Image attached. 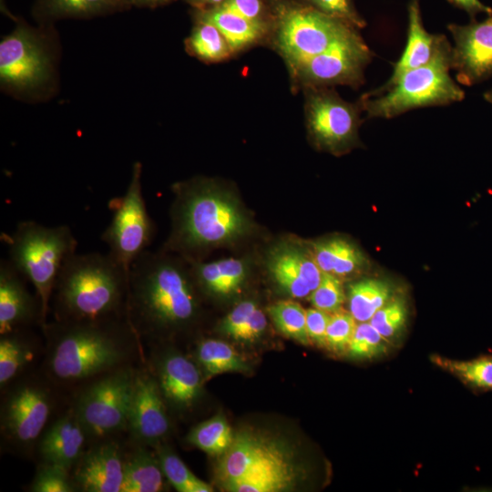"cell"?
I'll list each match as a JSON object with an SVG mask.
<instances>
[{"mask_svg":"<svg viewBox=\"0 0 492 492\" xmlns=\"http://www.w3.org/2000/svg\"><path fill=\"white\" fill-rule=\"evenodd\" d=\"M268 313L277 329L284 335L302 344L310 342L306 330V310L298 302L284 300L268 308Z\"/></svg>","mask_w":492,"mask_h":492,"instance_id":"836d02e7","label":"cell"},{"mask_svg":"<svg viewBox=\"0 0 492 492\" xmlns=\"http://www.w3.org/2000/svg\"><path fill=\"white\" fill-rule=\"evenodd\" d=\"M268 269L278 285L294 298H304L320 284L323 272L313 253L292 244L272 250Z\"/></svg>","mask_w":492,"mask_h":492,"instance_id":"44dd1931","label":"cell"},{"mask_svg":"<svg viewBox=\"0 0 492 492\" xmlns=\"http://www.w3.org/2000/svg\"><path fill=\"white\" fill-rule=\"evenodd\" d=\"M272 471H298L290 448L279 439L244 430L234 435L231 446L217 465L216 477L223 485Z\"/></svg>","mask_w":492,"mask_h":492,"instance_id":"4fadbf2b","label":"cell"},{"mask_svg":"<svg viewBox=\"0 0 492 492\" xmlns=\"http://www.w3.org/2000/svg\"><path fill=\"white\" fill-rule=\"evenodd\" d=\"M297 477L298 471H272L235 479L221 487L231 492H281L293 487Z\"/></svg>","mask_w":492,"mask_h":492,"instance_id":"e575fe53","label":"cell"},{"mask_svg":"<svg viewBox=\"0 0 492 492\" xmlns=\"http://www.w3.org/2000/svg\"><path fill=\"white\" fill-rule=\"evenodd\" d=\"M195 21L209 22L224 36L233 55L256 46H268L271 32L220 5L205 9H195Z\"/></svg>","mask_w":492,"mask_h":492,"instance_id":"7402d4cb","label":"cell"},{"mask_svg":"<svg viewBox=\"0 0 492 492\" xmlns=\"http://www.w3.org/2000/svg\"><path fill=\"white\" fill-rule=\"evenodd\" d=\"M391 343L371 324L358 323L347 353L354 359L370 360L388 353Z\"/></svg>","mask_w":492,"mask_h":492,"instance_id":"d590c367","label":"cell"},{"mask_svg":"<svg viewBox=\"0 0 492 492\" xmlns=\"http://www.w3.org/2000/svg\"><path fill=\"white\" fill-rule=\"evenodd\" d=\"M195 9H205L222 5L226 0H184Z\"/></svg>","mask_w":492,"mask_h":492,"instance_id":"c3c4849f","label":"cell"},{"mask_svg":"<svg viewBox=\"0 0 492 492\" xmlns=\"http://www.w3.org/2000/svg\"><path fill=\"white\" fill-rule=\"evenodd\" d=\"M169 430L168 406L145 361L136 368L128 416V440L155 448Z\"/></svg>","mask_w":492,"mask_h":492,"instance_id":"5bb4252c","label":"cell"},{"mask_svg":"<svg viewBox=\"0 0 492 492\" xmlns=\"http://www.w3.org/2000/svg\"><path fill=\"white\" fill-rule=\"evenodd\" d=\"M128 440L125 445L121 492H160L167 480L156 451Z\"/></svg>","mask_w":492,"mask_h":492,"instance_id":"603a6c76","label":"cell"},{"mask_svg":"<svg viewBox=\"0 0 492 492\" xmlns=\"http://www.w3.org/2000/svg\"><path fill=\"white\" fill-rule=\"evenodd\" d=\"M302 91L308 134L319 149L341 154L358 144L364 112L358 100H344L333 87H310Z\"/></svg>","mask_w":492,"mask_h":492,"instance_id":"8fae6325","label":"cell"},{"mask_svg":"<svg viewBox=\"0 0 492 492\" xmlns=\"http://www.w3.org/2000/svg\"><path fill=\"white\" fill-rule=\"evenodd\" d=\"M58 389L41 370H31L1 390L0 430L5 448L22 457L35 456L56 408Z\"/></svg>","mask_w":492,"mask_h":492,"instance_id":"ba28073f","label":"cell"},{"mask_svg":"<svg viewBox=\"0 0 492 492\" xmlns=\"http://www.w3.org/2000/svg\"><path fill=\"white\" fill-rule=\"evenodd\" d=\"M175 230L169 248L190 254L231 241L244 234L248 220L238 203L205 179L179 185Z\"/></svg>","mask_w":492,"mask_h":492,"instance_id":"277c9868","label":"cell"},{"mask_svg":"<svg viewBox=\"0 0 492 492\" xmlns=\"http://www.w3.org/2000/svg\"><path fill=\"white\" fill-rule=\"evenodd\" d=\"M234 435L222 415H215L195 425L187 436L188 442L210 456L224 454Z\"/></svg>","mask_w":492,"mask_h":492,"instance_id":"1f68e13d","label":"cell"},{"mask_svg":"<svg viewBox=\"0 0 492 492\" xmlns=\"http://www.w3.org/2000/svg\"><path fill=\"white\" fill-rule=\"evenodd\" d=\"M257 308L252 301L241 302L224 318L220 331L238 340Z\"/></svg>","mask_w":492,"mask_h":492,"instance_id":"7bdbcfd3","label":"cell"},{"mask_svg":"<svg viewBox=\"0 0 492 492\" xmlns=\"http://www.w3.org/2000/svg\"><path fill=\"white\" fill-rule=\"evenodd\" d=\"M357 322L350 312L339 310L331 313L326 331V346L335 353L347 352Z\"/></svg>","mask_w":492,"mask_h":492,"instance_id":"ab89813d","label":"cell"},{"mask_svg":"<svg viewBox=\"0 0 492 492\" xmlns=\"http://www.w3.org/2000/svg\"><path fill=\"white\" fill-rule=\"evenodd\" d=\"M310 300L313 307L329 313L341 310L345 295L340 278L323 272L320 284L310 294Z\"/></svg>","mask_w":492,"mask_h":492,"instance_id":"f35d334b","label":"cell"},{"mask_svg":"<svg viewBox=\"0 0 492 492\" xmlns=\"http://www.w3.org/2000/svg\"><path fill=\"white\" fill-rule=\"evenodd\" d=\"M198 311L193 281L180 263L148 250L133 261L126 316L142 341L188 326Z\"/></svg>","mask_w":492,"mask_h":492,"instance_id":"7a4b0ae2","label":"cell"},{"mask_svg":"<svg viewBox=\"0 0 492 492\" xmlns=\"http://www.w3.org/2000/svg\"><path fill=\"white\" fill-rule=\"evenodd\" d=\"M331 313L315 307L306 310V330L309 340L319 346L326 345V331Z\"/></svg>","mask_w":492,"mask_h":492,"instance_id":"ee69618b","label":"cell"},{"mask_svg":"<svg viewBox=\"0 0 492 492\" xmlns=\"http://www.w3.org/2000/svg\"><path fill=\"white\" fill-rule=\"evenodd\" d=\"M146 364L169 405L191 408L202 394V373L196 363L172 349L153 351Z\"/></svg>","mask_w":492,"mask_h":492,"instance_id":"2e32d148","label":"cell"},{"mask_svg":"<svg viewBox=\"0 0 492 492\" xmlns=\"http://www.w3.org/2000/svg\"><path fill=\"white\" fill-rule=\"evenodd\" d=\"M169 483L179 492H211L212 487L196 477L171 449L164 445L154 448Z\"/></svg>","mask_w":492,"mask_h":492,"instance_id":"d6a6232c","label":"cell"},{"mask_svg":"<svg viewBox=\"0 0 492 492\" xmlns=\"http://www.w3.org/2000/svg\"><path fill=\"white\" fill-rule=\"evenodd\" d=\"M455 7L465 11L470 20L477 19L478 14L492 15V7L485 5L480 0H447Z\"/></svg>","mask_w":492,"mask_h":492,"instance_id":"7dc6e473","label":"cell"},{"mask_svg":"<svg viewBox=\"0 0 492 492\" xmlns=\"http://www.w3.org/2000/svg\"><path fill=\"white\" fill-rule=\"evenodd\" d=\"M108 3L109 0H50L49 6L54 13L78 15L99 11Z\"/></svg>","mask_w":492,"mask_h":492,"instance_id":"f6af8a7d","label":"cell"},{"mask_svg":"<svg viewBox=\"0 0 492 492\" xmlns=\"http://www.w3.org/2000/svg\"><path fill=\"white\" fill-rule=\"evenodd\" d=\"M129 271L109 252H75L65 261L53 295L54 320L127 317Z\"/></svg>","mask_w":492,"mask_h":492,"instance_id":"3957f363","label":"cell"},{"mask_svg":"<svg viewBox=\"0 0 492 492\" xmlns=\"http://www.w3.org/2000/svg\"><path fill=\"white\" fill-rule=\"evenodd\" d=\"M266 1L272 15L268 46L282 58L288 70L360 33L303 0Z\"/></svg>","mask_w":492,"mask_h":492,"instance_id":"52a82bcc","label":"cell"},{"mask_svg":"<svg viewBox=\"0 0 492 492\" xmlns=\"http://www.w3.org/2000/svg\"><path fill=\"white\" fill-rule=\"evenodd\" d=\"M373 56L358 33L288 70L292 91L335 86L357 89L364 84V71Z\"/></svg>","mask_w":492,"mask_h":492,"instance_id":"7c38bea8","label":"cell"},{"mask_svg":"<svg viewBox=\"0 0 492 492\" xmlns=\"http://www.w3.org/2000/svg\"><path fill=\"white\" fill-rule=\"evenodd\" d=\"M41 371L73 391L106 373L146 361L142 340L127 317L46 323Z\"/></svg>","mask_w":492,"mask_h":492,"instance_id":"6da1fadb","label":"cell"},{"mask_svg":"<svg viewBox=\"0 0 492 492\" xmlns=\"http://www.w3.org/2000/svg\"><path fill=\"white\" fill-rule=\"evenodd\" d=\"M483 97L486 101L492 104V88L485 92Z\"/></svg>","mask_w":492,"mask_h":492,"instance_id":"f907efd6","label":"cell"},{"mask_svg":"<svg viewBox=\"0 0 492 492\" xmlns=\"http://www.w3.org/2000/svg\"><path fill=\"white\" fill-rule=\"evenodd\" d=\"M49 62L36 36L27 29L16 28L0 43V77L3 84L31 88L47 77Z\"/></svg>","mask_w":492,"mask_h":492,"instance_id":"e0dca14e","label":"cell"},{"mask_svg":"<svg viewBox=\"0 0 492 492\" xmlns=\"http://www.w3.org/2000/svg\"><path fill=\"white\" fill-rule=\"evenodd\" d=\"M24 279L9 260H1L0 335L35 323L42 325L39 300L29 292Z\"/></svg>","mask_w":492,"mask_h":492,"instance_id":"ffe728a7","label":"cell"},{"mask_svg":"<svg viewBox=\"0 0 492 492\" xmlns=\"http://www.w3.org/2000/svg\"><path fill=\"white\" fill-rule=\"evenodd\" d=\"M142 165L137 161L126 192L110 200L111 221L101 235L108 252L127 270L149 245L153 223L142 191Z\"/></svg>","mask_w":492,"mask_h":492,"instance_id":"30bf717a","label":"cell"},{"mask_svg":"<svg viewBox=\"0 0 492 492\" xmlns=\"http://www.w3.org/2000/svg\"><path fill=\"white\" fill-rule=\"evenodd\" d=\"M437 367L457 378L476 394L492 391V355L480 354L469 360H455L439 354L430 355Z\"/></svg>","mask_w":492,"mask_h":492,"instance_id":"83f0119b","label":"cell"},{"mask_svg":"<svg viewBox=\"0 0 492 492\" xmlns=\"http://www.w3.org/2000/svg\"><path fill=\"white\" fill-rule=\"evenodd\" d=\"M266 324L267 321L264 313L257 308L238 340L253 341L257 339L264 332Z\"/></svg>","mask_w":492,"mask_h":492,"instance_id":"bcb514c9","label":"cell"},{"mask_svg":"<svg viewBox=\"0 0 492 492\" xmlns=\"http://www.w3.org/2000/svg\"><path fill=\"white\" fill-rule=\"evenodd\" d=\"M454 40L452 69L456 79L471 87L492 77V15L468 24H448Z\"/></svg>","mask_w":492,"mask_h":492,"instance_id":"9a60e30c","label":"cell"},{"mask_svg":"<svg viewBox=\"0 0 492 492\" xmlns=\"http://www.w3.org/2000/svg\"><path fill=\"white\" fill-rule=\"evenodd\" d=\"M196 364L206 376L229 372H245L248 365L227 343L217 339L199 342L195 351Z\"/></svg>","mask_w":492,"mask_h":492,"instance_id":"f546056e","label":"cell"},{"mask_svg":"<svg viewBox=\"0 0 492 492\" xmlns=\"http://www.w3.org/2000/svg\"><path fill=\"white\" fill-rule=\"evenodd\" d=\"M88 444L87 432L69 404L47 425L36 444L35 455L39 463L57 465L71 471Z\"/></svg>","mask_w":492,"mask_h":492,"instance_id":"d6986e66","label":"cell"},{"mask_svg":"<svg viewBox=\"0 0 492 492\" xmlns=\"http://www.w3.org/2000/svg\"><path fill=\"white\" fill-rule=\"evenodd\" d=\"M247 272L245 262L234 258L193 265V275L200 287L219 296L237 292L244 282Z\"/></svg>","mask_w":492,"mask_h":492,"instance_id":"484cf974","label":"cell"},{"mask_svg":"<svg viewBox=\"0 0 492 492\" xmlns=\"http://www.w3.org/2000/svg\"><path fill=\"white\" fill-rule=\"evenodd\" d=\"M174 0H133L135 4L138 5H149V6H156L159 5H164L169 2H172Z\"/></svg>","mask_w":492,"mask_h":492,"instance_id":"681fc988","label":"cell"},{"mask_svg":"<svg viewBox=\"0 0 492 492\" xmlns=\"http://www.w3.org/2000/svg\"><path fill=\"white\" fill-rule=\"evenodd\" d=\"M313 248L314 260L324 273L341 278L356 273L364 267L363 253L346 240L328 239L314 243Z\"/></svg>","mask_w":492,"mask_h":492,"instance_id":"4316f807","label":"cell"},{"mask_svg":"<svg viewBox=\"0 0 492 492\" xmlns=\"http://www.w3.org/2000/svg\"><path fill=\"white\" fill-rule=\"evenodd\" d=\"M222 5L272 31V15L266 0H226Z\"/></svg>","mask_w":492,"mask_h":492,"instance_id":"b9f144b4","label":"cell"},{"mask_svg":"<svg viewBox=\"0 0 492 492\" xmlns=\"http://www.w3.org/2000/svg\"><path fill=\"white\" fill-rule=\"evenodd\" d=\"M407 308L400 297H394L369 321L390 343L397 340L405 328Z\"/></svg>","mask_w":492,"mask_h":492,"instance_id":"8d00e7d4","label":"cell"},{"mask_svg":"<svg viewBox=\"0 0 492 492\" xmlns=\"http://www.w3.org/2000/svg\"><path fill=\"white\" fill-rule=\"evenodd\" d=\"M186 51L205 63H219L233 55L229 43L212 24L195 21L190 35L185 40Z\"/></svg>","mask_w":492,"mask_h":492,"instance_id":"4dcf8cb0","label":"cell"},{"mask_svg":"<svg viewBox=\"0 0 492 492\" xmlns=\"http://www.w3.org/2000/svg\"><path fill=\"white\" fill-rule=\"evenodd\" d=\"M392 285L381 279H364L352 283L348 289L350 313L357 323L369 322L393 298Z\"/></svg>","mask_w":492,"mask_h":492,"instance_id":"f1b7e54d","label":"cell"},{"mask_svg":"<svg viewBox=\"0 0 492 492\" xmlns=\"http://www.w3.org/2000/svg\"><path fill=\"white\" fill-rule=\"evenodd\" d=\"M2 240L8 248L9 261L30 282L37 296L42 328L47 315L54 288L65 261L77 252V241L67 225L45 226L35 220L17 223Z\"/></svg>","mask_w":492,"mask_h":492,"instance_id":"8992f818","label":"cell"},{"mask_svg":"<svg viewBox=\"0 0 492 492\" xmlns=\"http://www.w3.org/2000/svg\"><path fill=\"white\" fill-rule=\"evenodd\" d=\"M407 19L406 44L387 81H393L404 72L425 65L434 55L438 34H430L425 28L421 0H409Z\"/></svg>","mask_w":492,"mask_h":492,"instance_id":"d4e9b609","label":"cell"},{"mask_svg":"<svg viewBox=\"0 0 492 492\" xmlns=\"http://www.w3.org/2000/svg\"><path fill=\"white\" fill-rule=\"evenodd\" d=\"M45 347L28 328L0 335V388L32 370Z\"/></svg>","mask_w":492,"mask_h":492,"instance_id":"cb8c5ba5","label":"cell"},{"mask_svg":"<svg viewBox=\"0 0 492 492\" xmlns=\"http://www.w3.org/2000/svg\"><path fill=\"white\" fill-rule=\"evenodd\" d=\"M124 455L118 437L90 442L71 469L77 491L121 492Z\"/></svg>","mask_w":492,"mask_h":492,"instance_id":"ac0fdd59","label":"cell"},{"mask_svg":"<svg viewBox=\"0 0 492 492\" xmlns=\"http://www.w3.org/2000/svg\"><path fill=\"white\" fill-rule=\"evenodd\" d=\"M138 365L106 373L71 391L69 404L84 425L89 443L127 432Z\"/></svg>","mask_w":492,"mask_h":492,"instance_id":"9c48e42d","label":"cell"},{"mask_svg":"<svg viewBox=\"0 0 492 492\" xmlns=\"http://www.w3.org/2000/svg\"><path fill=\"white\" fill-rule=\"evenodd\" d=\"M321 13L343 21L361 30L366 26L364 18L358 12L354 0H303Z\"/></svg>","mask_w":492,"mask_h":492,"instance_id":"60d3db41","label":"cell"},{"mask_svg":"<svg viewBox=\"0 0 492 492\" xmlns=\"http://www.w3.org/2000/svg\"><path fill=\"white\" fill-rule=\"evenodd\" d=\"M451 69L452 46L445 35L438 34L428 63L363 94L358 101L369 118H392L415 108L459 102L465 92L450 77Z\"/></svg>","mask_w":492,"mask_h":492,"instance_id":"5b68a950","label":"cell"},{"mask_svg":"<svg viewBox=\"0 0 492 492\" xmlns=\"http://www.w3.org/2000/svg\"><path fill=\"white\" fill-rule=\"evenodd\" d=\"M31 492H76L71 471L47 463H38L28 487Z\"/></svg>","mask_w":492,"mask_h":492,"instance_id":"74e56055","label":"cell"}]
</instances>
